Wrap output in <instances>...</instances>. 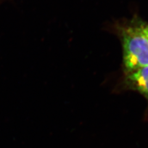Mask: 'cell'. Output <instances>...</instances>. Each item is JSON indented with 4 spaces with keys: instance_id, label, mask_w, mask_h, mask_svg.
Here are the masks:
<instances>
[{
    "instance_id": "1",
    "label": "cell",
    "mask_w": 148,
    "mask_h": 148,
    "mask_svg": "<svg viewBox=\"0 0 148 148\" xmlns=\"http://www.w3.org/2000/svg\"><path fill=\"white\" fill-rule=\"evenodd\" d=\"M123 59L127 74L148 66V38L143 23H132L120 29Z\"/></svg>"
},
{
    "instance_id": "2",
    "label": "cell",
    "mask_w": 148,
    "mask_h": 148,
    "mask_svg": "<svg viewBox=\"0 0 148 148\" xmlns=\"http://www.w3.org/2000/svg\"><path fill=\"white\" fill-rule=\"evenodd\" d=\"M127 84L148 98V66L127 74Z\"/></svg>"
},
{
    "instance_id": "3",
    "label": "cell",
    "mask_w": 148,
    "mask_h": 148,
    "mask_svg": "<svg viewBox=\"0 0 148 148\" xmlns=\"http://www.w3.org/2000/svg\"><path fill=\"white\" fill-rule=\"evenodd\" d=\"M143 29L148 38V24H145L143 23Z\"/></svg>"
}]
</instances>
